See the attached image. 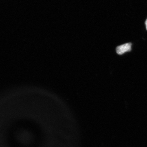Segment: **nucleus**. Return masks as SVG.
Segmentation results:
<instances>
[{
	"mask_svg": "<svg viewBox=\"0 0 147 147\" xmlns=\"http://www.w3.org/2000/svg\"><path fill=\"white\" fill-rule=\"evenodd\" d=\"M132 44L129 43L124 44V45L118 46L117 47V53L119 55H122L125 53L131 50Z\"/></svg>",
	"mask_w": 147,
	"mask_h": 147,
	"instance_id": "1",
	"label": "nucleus"
},
{
	"mask_svg": "<svg viewBox=\"0 0 147 147\" xmlns=\"http://www.w3.org/2000/svg\"><path fill=\"white\" fill-rule=\"evenodd\" d=\"M145 24H146V29L147 30V18L146 21V22H145Z\"/></svg>",
	"mask_w": 147,
	"mask_h": 147,
	"instance_id": "2",
	"label": "nucleus"
}]
</instances>
